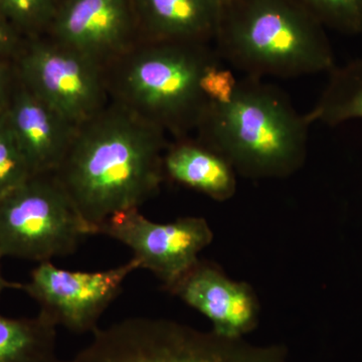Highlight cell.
Instances as JSON below:
<instances>
[{
	"label": "cell",
	"instance_id": "6da1fadb",
	"mask_svg": "<svg viewBox=\"0 0 362 362\" xmlns=\"http://www.w3.org/2000/svg\"><path fill=\"white\" fill-rule=\"evenodd\" d=\"M165 132L112 101L78 126L52 175L92 235L112 216L138 209L163 180Z\"/></svg>",
	"mask_w": 362,
	"mask_h": 362
},
{
	"label": "cell",
	"instance_id": "7a4b0ae2",
	"mask_svg": "<svg viewBox=\"0 0 362 362\" xmlns=\"http://www.w3.org/2000/svg\"><path fill=\"white\" fill-rule=\"evenodd\" d=\"M310 124L290 98L262 78L244 77L228 101L209 102L197 139L225 157L240 175L284 177L301 168Z\"/></svg>",
	"mask_w": 362,
	"mask_h": 362
},
{
	"label": "cell",
	"instance_id": "3957f363",
	"mask_svg": "<svg viewBox=\"0 0 362 362\" xmlns=\"http://www.w3.org/2000/svg\"><path fill=\"white\" fill-rule=\"evenodd\" d=\"M214 51L245 77L329 73L334 54L326 28L295 0H225Z\"/></svg>",
	"mask_w": 362,
	"mask_h": 362
},
{
	"label": "cell",
	"instance_id": "277c9868",
	"mask_svg": "<svg viewBox=\"0 0 362 362\" xmlns=\"http://www.w3.org/2000/svg\"><path fill=\"white\" fill-rule=\"evenodd\" d=\"M220 62L209 45L138 42L106 68L110 100L176 139L187 137L209 104L202 76Z\"/></svg>",
	"mask_w": 362,
	"mask_h": 362
},
{
	"label": "cell",
	"instance_id": "5b68a950",
	"mask_svg": "<svg viewBox=\"0 0 362 362\" xmlns=\"http://www.w3.org/2000/svg\"><path fill=\"white\" fill-rule=\"evenodd\" d=\"M62 362H286L282 349L258 346L166 319H125L93 332V339Z\"/></svg>",
	"mask_w": 362,
	"mask_h": 362
},
{
	"label": "cell",
	"instance_id": "8992f818",
	"mask_svg": "<svg viewBox=\"0 0 362 362\" xmlns=\"http://www.w3.org/2000/svg\"><path fill=\"white\" fill-rule=\"evenodd\" d=\"M90 235L52 173L33 175L0 199L2 258L51 261L73 254Z\"/></svg>",
	"mask_w": 362,
	"mask_h": 362
},
{
	"label": "cell",
	"instance_id": "52a82bcc",
	"mask_svg": "<svg viewBox=\"0 0 362 362\" xmlns=\"http://www.w3.org/2000/svg\"><path fill=\"white\" fill-rule=\"evenodd\" d=\"M13 62L18 80L77 127L110 102L106 66L49 35L26 39Z\"/></svg>",
	"mask_w": 362,
	"mask_h": 362
},
{
	"label": "cell",
	"instance_id": "ba28073f",
	"mask_svg": "<svg viewBox=\"0 0 362 362\" xmlns=\"http://www.w3.org/2000/svg\"><path fill=\"white\" fill-rule=\"evenodd\" d=\"M140 269L135 258L123 265L97 272L59 269L51 261L40 263L21 284L40 306V313L71 332H94L109 305L120 294L126 279Z\"/></svg>",
	"mask_w": 362,
	"mask_h": 362
},
{
	"label": "cell",
	"instance_id": "9c48e42d",
	"mask_svg": "<svg viewBox=\"0 0 362 362\" xmlns=\"http://www.w3.org/2000/svg\"><path fill=\"white\" fill-rule=\"evenodd\" d=\"M97 235L129 247L140 269L153 273L166 289L199 261V254L214 238L204 218L188 216L158 223L145 218L138 209L114 214L100 226Z\"/></svg>",
	"mask_w": 362,
	"mask_h": 362
},
{
	"label": "cell",
	"instance_id": "30bf717a",
	"mask_svg": "<svg viewBox=\"0 0 362 362\" xmlns=\"http://www.w3.org/2000/svg\"><path fill=\"white\" fill-rule=\"evenodd\" d=\"M47 35L106 68L139 42L132 0H63Z\"/></svg>",
	"mask_w": 362,
	"mask_h": 362
},
{
	"label": "cell",
	"instance_id": "8fae6325",
	"mask_svg": "<svg viewBox=\"0 0 362 362\" xmlns=\"http://www.w3.org/2000/svg\"><path fill=\"white\" fill-rule=\"evenodd\" d=\"M4 115L33 175L54 173L70 149L77 126L35 96L18 76Z\"/></svg>",
	"mask_w": 362,
	"mask_h": 362
},
{
	"label": "cell",
	"instance_id": "7c38bea8",
	"mask_svg": "<svg viewBox=\"0 0 362 362\" xmlns=\"http://www.w3.org/2000/svg\"><path fill=\"white\" fill-rule=\"evenodd\" d=\"M168 290L206 316L221 337L243 338L258 322V304L251 289L201 261Z\"/></svg>",
	"mask_w": 362,
	"mask_h": 362
},
{
	"label": "cell",
	"instance_id": "4fadbf2b",
	"mask_svg": "<svg viewBox=\"0 0 362 362\" xmlns=\"http://www.w3.org/2000/svg\"><path fill=\"white\" fill-rule=\"evenodd\" d=\"M139 42L209 45L225 0H132Z\"/></svg>",
	"mask_w": 362,
	"mask_h": 362
},
{
	"label": "cell",
	"instance_id": "5bb4252c",
	"mask_svg": "<svg viewBox=\"0 0 362 362\" xmlns=\"http://www.w3.org/2000/svg\"><path fill=\"white\" fill-rule=\"evenodd\" d=\"M164 175L216 199L228 201L237 189L235 170L216 150L199 139L178 138L165 150Z\"/></svg>",
	"mask_w": 362,
	"mask_h": 362
},
{
	"label": "cell",
	"instance_id": "9a60e30c",
	"mask_svg": "<svg viewBox=\"0 0 362 362\" xmlns=\"http://www.w3.org/2000/svg\"><path fill=\"white\" fill-rule=\"evenodd\" d=\"M57 327L40 313L33 318L0 315V362H62Z\"/></svg>",
	"mask_w": 362,
	"mask_h": 362
},
{
	"label": "cell",
	"instance_id": "2e32d148",
	"mask_svg": "<svg viewBox=\"0 0 362 362\" xmlns=\"http://www.w3.org/2000/svg\"><path fill=\"white\" fill-rule=\"evenodd\" d=\"M305 116L310 125L328 126L362 118V58L329 71L322 94Z\"/></svg>",
	"mask_w": 362,
	"mask_h": 362
},
{
	"label": "cell",
	"instance_id": "e0dca14e",
	"mask_svg": "<svg viewBox=\"0 0 362 362\" xmlns=\"http://www.w3.org/2000/svg\"><path fill=\"white\" fill-rule=\"evenodd\" d=\"M58 7V0H0V13L25 39L47 35Z\"/></svg>",
	"mask_w": 362,
	"mask_h": 362
},
{
	"label": "cell",
	"instance_id": "ac0fdd59",
	"mask_svg": "<svg viewBox=\"0 0 362 362\" xmlns=\"http://www.w3.org/2000/svg\"><path fill=\"white\" fill-rule=\"evenodd\" d=\"M326 28L343 35L362 33V0H295Z\"/></svg>",
	"mask_w": 362,
	"mask_h": 362
},
{
	"label": "cell",
	"instance_id": "d6986e66",
	"mask_svg": "<svg viewBox=\"0 0 362 362\" xmlns=\"http://www.w3.org/2000/svg\"><path fill=\"white\" fill-rule=\"evenodd\" d=\"M33 175H35L2 113L0 115V199Z\"/></svg>",
	"mask_w": 362,
	"mask_h": 362
},
{
	"label": "cell",
	"instance_id": "ffe728a7",
	"mask_svg": "<svg viewBox=\"0 0 362 362\" xmlns=\"http://www.w3.org/2000/svg\"><path fill=\"white\" fill-rule=\"evenodd\" d=\"M223 62L209 66L202 76L201 87L204 97L211 103H223L228 101L239 80L230 69L223 66Z\"/></svg>",
	"mask_w": 362,
	"mask_h": 362
},
{
	"label": "cell",
	"instance_id": "44dd1931",
	"mask_svg": "<svg viewBox=\"0 0 362 362\" xmlns=\"http://www.w3.org/2000/svg\"><path fill=\"white\" fill-rule=\"evenodd\" d=\"M25 40L0 13V59H14Z\"/></svg>",
	"mask_w": 362,
	"mask_h": 362
},
{
	"label": "cell",
	"instance_id": "7402d4cb",
	"mask_svg": "<svg viewBox=\"0 0 362 362\" xmlns=\"http://www.w3.org/2000/svg\"><path fill=\"white\" fill-rule=\"evenodd\" d=\"M16 82L13 59H0V115L6 111Z\"/></svg>",
	"mask_w": 362,
	"mask_h": 362
},
{
	"label": "cell",
	"instance_id": "603a6c76",
	"mask_svg": "<svg viewBox=\"0 0 362 362\" xmlns=\"http://www.w3.org/2000/svg\"><path fill=\"white\" fill-rule=\"evenodd\" d=\"M2 259L4 258H2L1 255H0V297H1L2 293L6 291L7 289H21V283L11 282V281L6 280V279L4 278V274H2L1 271Z\"/></svg>",
	"mask_w": 362,
	"mask_h": 362
},
{
	"label": "cell",
	"instance_id": "cb8c5ba5",
	"mask_svg": "<svg viewBox=\"0 0 362 362\" xmlns=\"http://www.w3.org/2000/svg\"><path fill=\"white\" fill-rule=\"evenodd\" d=\"M62 1H63V0H58L59 4H61Z\"/></svg>",
	"mask_w": 362,
	"mask_h": 362
}]
</instances>
